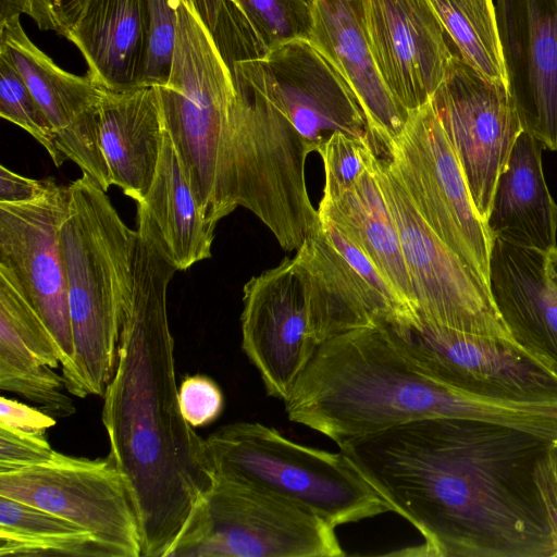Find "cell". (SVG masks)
Masks as SVG:
<instances>
[{
	"label": "cell",
	"mask_w": 557,
	"mask_h": 557,
	"mask_svg": "<svg viewBox=\"0 0 557 557\" xmlns=\"http://www.w3.org/2000/svg\"><path fill=\"white\" fill-rule=\"evenodd\" d=\"M555 443L499 423L426 418L342 443L339 450L423 536L418 555L557 557L535 480Z\"/></svg>",
	"instance_id": "1"
},
{
	"label": "cell",
	"mask_w": 557,
	"mask_h": 557,
	"mask_svg": "<svg viewBox=\"0 0 557 557\" xmlns=\"http://www.w3.org/2000/svg\"><path fill=\"white\" fill-rule=\"evenodd\" d=\"M177 269L135 232L117 359L102 406L109 457L137 511L141 557H169L214 481L178 403L166 290Z\"/></svg>",
	"instance_id": "2"
},
{
	"label": "cell",
	"mask_w": 557,
	"mask_h": 557,
	"mask_svg": "<svg viewBox=\"0 0 557 557\" xmlns=\"http://www.w3.org/2000/svg\"><path fill=\"white\" fill-rule=\"evenodd\" d=\"M467 398L426 374L380 324L322 343L284 403L290 421L341 445L426 418H463Z\"/></svg>",
	"instance_id": "3"
},
{
	"label": "cell",
	"mask_w": 557,
	"mask_h": 557,
	"mask_svg": "<svg viewBox=\"0 0 557 557\" xmlns=\"http://www.w3.org/2000/svg\"><path fill=\"white\" fill-rule=\"evenodd\" d=\"M69 190L60 244L74 356L62 377L73 396H103L116 366L135 231L90 175L83 173Z\"/></svg>",
	"instance_id": "4"
},
{
	"label": "cell",
	"mask_w": 557,
	"mask_h": 557,
	"mask_svg": "<svg viewBox=\"0 0 557 557\" xmlns=\"http://www.w3.org/2000/svg\"><path fill=\"white\" fill-rule=\"evenodd\" d=\"M163 125L200 210L212 224L234 210L233 67L194 0H180L169 81L154 87Z\"/></svg>",
	"instance_id": "5"
},
{
	"label": "cell",
	"mask_w": 557,
	"mask_h": 557,
	"mask_svg": "<svg viewBox=\"0 0 557 557\" xmlns=\"http://www.w3.org/2000/svg\"><path fill=\"white\" fill-rule=\"evenodd\" d=\"M214 478L306 508L335 528L392 511L341 450L293 442L259 422L225 424L206 438Z\"/></svg>",
	"instance_id": "6"
},
{
	"label": "cell",
	"mask_w": 557,
	"mask_h": 557,
	"mask_svg": "<svg viewBox=\"0 0 557 557\" xmlns=\"http://www.w3.org/2000/svg\"><path fill=\"white\" fill-rule=\"evenodd\" d=\"M335 529L294 503L214 478L169 557L345 556Z\"/></svg>",
	"instance_id": "7"
},
{
	"label": "cell",
	"mask_w": 557,
	"mask_h": 557,
	"mask_svg": "<svg viewBox=\"0 0 557 557\" xmlns=\"http://www.w3.org/2000/svg\"><path fill=\"white\" fill-rule=\"evenodd\" d=\"M387 159L426 224L490 289L493 237L431 100L408 111Z\"/></svg>",
	"instance_id": "8"
},
{
	"label": "cell",
	"mask_w": 557,
	"mask_h": 557,
	"mask_svg": "<svg viewBox=\"0 0 557 557\" xmlns=\"http://www.w3.org/2000/svg\"><path fill=\"white\" fill-rule=\"evenodd\" d=\"M385 326L404 354L448 387L497 403L557 404V374L513 339L424 322Z\"/></svg>",
	"instance_id": "9"
},
{
	"label": "cell",
	"mask_w": 557,
	"mask_h": 557,
	"mask_svg": "<svg viewBox=\"0 0 557 557\" xmlns=\"http://www.w3.org/2000/svg\"><path fill=\"white\" fill-rule=\"evenodd\" d=\"M375 173L399 234L419 323L513 339L488 287L419 214L391 160L377 157Z\"/></svg>",
	"instance_id": "10"
},
{
	"label": "cell",
	"mask_w": 557,
	"mask_h": 557,
	"mask_svg": "<svg viewBox=\"0 0 557 557\" xmlns=\"http://www.w3.org/2000/svg\"><path fill=\"white\" fill-rule=\"evenodd\" d=\"M0 496L60 516L114 549L141 557L140 524L127 482L110 457L57 451L45 463L0 470Z\"/></svg>",
	"instance_id": "11"
},
{
	"label": "cell",
	"mask_w": 557,
	"mask_h": 557,
	"mask_svg": "<svg viewBox=\"0 0 557 557\" xmlns=\"http://www.w3.org/2000/svg\"><path fill=\"white\" fill-rule=\"evenodd\" d=\"M233 72L288 117L312 152L335 132L373 148L355 92L308 38H292L259 57L234 61Z\"/></svg>",
	"instance_id": "12"
},
{
	"label": "cell",
	"mask_w": 557,
	"mask_h": 557,
	"mask_svg": "<svg viewBox=\"0 0 557 557\" xmlns=\"http://www.w3.org/2000/svg\"><path fill=\"white\" fill-rule=\"evenodd\" d=\"M431 101L486 223L497 178L523 132L508 85L456 54Z\"/></svg>",
	"instance_id": "13"
},
{
	"label": "cell",
	"mask_w": 557,
	"mask_h": 557,
	"mask_svg": "<svg viewBox=\"0 0 557 557\" xmlns=\"http://www.w3.org/2000/svg\"><path fill=\"white\" fill-rule=\"evenodd\" d=\"M69 200V186L52 180L35 200L0 203V275L17 289L48 327L61 354L62 374L74 356L60 244Z\"/></svg>",
	"instance_id": "14"
},
{
	"label": "cell",
	"mask_w": 557,
	"mask_h": 557,
	"mask_svg": "<svg viewBox=\"0 0 557 557\" xmlns=\"http://www.w3.org/2000/svg\"><path fill=\"white\" fill-rule=\"evenodd\" d=\"M242 347L269 396L285 400L319 345L311 334L309 294L296 258L252 276L243 288Z\"/></svg>",
	"instance_id": "15"
},
{
	"label": "cell",
	"mask_w": 557,
	"mask_h": 557,
	"mask_svg": "<svg viewBox=\"0 0 557 557\" xmlns=\"http://www.w3.org/2000/svg\"><path fill=\"white\" fill-rule=\"evenodd\" d=\"M0 57L21 75L46 114L59 150L106 191L111 180L99 139L103 89L58 66L26 35L20 15L0 22Z\"/></svg>",
	"instance_id": "16"
},
{
	"label": "cell",
	"mask_w": 557,
	"mask_h": 557,
	"mask_svg": "<svg viewBox=\"0 0 557 557\" xmlns=\"http://www.w3.org/2000/svg\"><path fill=\"white\" fill-rule=\"evenodd\" d=\"M362 1L376 70L408 113L431 100L457 53L428 0Z\"/></svg>",
	"instance_id": "17"
},
{
	"label": "cell",
	"mask_w": 557,
	"mask_h": 557,
	"mask_svg": "<svg viewBox=\"0 0 557 557\" xmlns=\"http://www.w3.org/2000/svg\"><path fill=\"white\" fill-rule=\"evenodd\" d=\"M508 88L523 132L557 150V0H496Z\"/></svg>",
	"instance_id": "18"
},
{
	"label": "cell",
	"mask_w": 557,
	"mask_h": 557,
	"mask_svg": "<svg viewBox=\"0 0 557 557\" xmlns=\"http://www.w3.org/2000/svg\"><path fill=\"white\" fill-rule=\"evenodd\" d=\"M309 41L341 72L367 119L373 149L388 151L408 113L391 96L372 58L362 0H310Z\"/></svg>",
	"instance_id": "19"
},
{
	"label": "cell",
	"mask_w": 557,
	"mask_h": 557,
	"mask_svg": "<svg viewBox=\"0 0 557 557\" xmlns=\"http://www.w3.org/2000/svg\"><path fill=\"white\" fill-rule=\"evenodd\" d=\"M488 285L513 341L557 374V276L548 253L494 237Z\"/></svg>",
	"instance_id": "20"
},
{
	"label": "cell",
	"mask_w": 557,
	"mask_h": 557,
	"mask_svg": "<svg viewBox=\"0 0 557 557\" xmlns=\"http://www.w3.org/2000/svg\"><path fill=\"white\" fill-rule=\"evenodd\" d=\"M147 25V0H86L65 38L81 51L94 84L128 91L141 88Z\"/></svg>",
	"instance_id": "21"
},
{
	"label": "cell",
	"mask_w": 557,
	"mask_h": 557,
	"mask_svg": "<svg viewBox=\"0 0 557 557\" xmlns=\"http://www.w3.org/2000/svg\"><path fill=\"white\" fill-rule=\"evenodd\" d=\"M164 125L154 87L103 90L99 139L111 185L136 202L148 194L157 172Z\"/></svg>",
	"instance_id": "22"
},
{
	"label": "cell",
	"mask_w": 557,
	"mask_h": 557,
	"mask_svg": "<svg viewBox=\"0 0 557 557\" xmlns=\"http://www.w3.org/2000/svg\"><path fill=\"white\" fill-rule=\"evenodd\" d=\"M215 226L205 219L164 128L156 175L137 202V234L184 271L211 257Z\"/></svg>",
	"instance_id": "23"
},
{
	"label": "cell",
	"mask_w": 557,
	"mask_h": 557,
	"mask_svg": "<svg viewBox=\"0 0 557 557\" xmlns=\"http://www.w3.org/2000/svg\"><path fill=\"white\" fill-rule=\"evenodd\" d=\"M542 146L522 132L502 170L486 225L492 237L548 253L557 247V203L546 185Z\"/></svg>",
	"instance_id": "24"
},
{
	"label": "cell",
	"mask_w": 557,
	"mask_h": 557,
	"mask_svg": "<svg viewBox=\"0 0 557 557\" xmlns=\"http://www.w3.org/2000/svg\"><path fill=\"white\" fill-rule=\"evenodd\" d=\"M308 286L311 334L320 346L339 334L388 324V315L364 281L319 228L295 255Z\"/></svg>",
	"instance_id": "25"
},
{
	"label": "cell",
	"mask_w": 557,
	"mask_h": 557,
	"mask_svg": "<svg viewBox=\"0 0 557 557\" xmlns=\"http://www.w3.org/2000/svg\"><path fill=\"white\" fill-rule=\"evenodd\" d=\"M376 158L339 197L329 202L320 201L318 216L331 220L362 248L399 290L419 324L399 234L376 177Z\"/></svg>",
	"instance_id": "26"
},
{
	"label": "cell",
	"mask_w": 557,
	"mask_h": 557,
	"mask_svg": "<svg viewBox=\"0 0 557 557\" xmlns=\"http://www.w3.org/2000/svg\"><path fill=\"white\" fill-rule=\"evenodd\" d=\"M0 556L120 557L75 523L4 496H0Z\"/></svg>",
	"instance_id": "27"
},
{
	"label": "cell",
	"mask_w": 557,
	"mask_h": 557,
	"mask_svg": "<svg viewBox=\"0 0 557 557\" xmlns=\"http://www.w3.org/2000/svg\"><path fill=\"white\" fill-rule=\"evenodd\" d=\"M457 54L480 74L508 85L494 0H428Z\"/></svg>",
	"instance_id": "28"
},
{
	"label": "cell",
	"mask_w": 557,
	"mask_h": 557,
	"mask_svg": "<svg viewBox=\"0 0 557 557\" xmlns=\"http://www.w3.org/2000/svg\"><path fill=\"white\" fill-rule=\"evenodd\" d=\"M52 369L28 348L0 342V388L37 404L55 419L71 417L76 412L75 406L63 392V377Z\"/></svg>",
	"instance_id": "29"
},
{
	"label": "cell",
	"mask_w": 557,
	"mask_h": 557,
	"mask_svg": "<svg viewBox=\"0 0 557 557\" xmlns=\"http://www.w3.org/2000/svg\"><path fill=\"white\" fill-rule=\"evenodd\" d=\"M248 24L260 55L285 40L308 38L310 0H231Z\"/></svg>",
	"instance_id": "30"
},
{
	"label": "cell",
	"mask_w": 557,
	"mask_h": 557,
	"mask_svg": "<svg viewBox=\"0 0 557 557\" xmlns=\"http://www.w3.org/2000/svg\"><path fill=\"white\" fill-rule=\"evenodd\" d=\"M0 341L28 348L46 364H61L59 347L33 307L0 275Z\"/></svg>",
	"instance_id": "31"
},
{
	"label": "cell",
	"mask_w": 557,
	"mask_h": 557,
	"mask_svg": "<svg viewBox=\"0 0 557 557\" xmlns=\"http://www.w3.org/2000/svg\"><path fill=\"white\" fill-rule=\"evenodd\" d=\"M0 115L33 136L48 152L55 166L66 157L59 150L53 129L16 70L0 57Z\"/></svg>",
	"instance_id": "32"
},
{
	"label": "cell",
	"mask_w": 557,
	"mask_h": 557,
	"mask_svg": "<svg viewBox=\"0 0 557 557\" xmlns=\"http://www.w3.org/2000/svg\"><path fill=\"white\" fill-rule=\"evenodd\" d=\"M317 152L324 166L323 202L349 189L377 157L369 143L344 132L331 134Z\"/></svg>",
	"instance_id": "33"
},
{
	"label": "cell",
	"mask_w": 557,
	"mask_h": 557,
	"mask_svg": "<svg viewBox=\"0 0 557 557\" xmlns=\"http://www.w3.org/2000/svg\"><path fill=\"white\" fill-rule=\"evenodd\" d=\"M180 0H147V46L141 87L168 83L177 35Z\"/></svg>",
	"instance_id": "34"
},
{
	"label": "cell",
	"mask_w": 557,
	"mask_h": 557,
	"mask_svg": "<svg viewBox=\"0 0 557 557\" xmlns=\"http://www.w3.org/2000/svg\"><path fill=\"white\" fill-rule=\"evenodd\" d=\"M86 0H0V22L26 14L39 29L65 37Z\"/></svg>",
	"instance_id": "35"
},
{
	"label": "cell",
	"mask_w": 557,
	"mask_h": 557,
	"mask_svg": "<svg viewBox=\"0 0 557 557\" xmlns=\"http://www.w3.org/2000/svg\"><path fill=\"white\" fill-rule=\"evenodd\" d=\"M178 403L183 417L193 426L214 422L224 406L223 393L215 381L202 374L187 375L178 387Z\"/></svg>",
	"instance_id": "36"
},
{
	"label": "cell",
	"mask_w": 557,
	"mask_h": 557,
	"mask_svg": "<svg viewBox=\"0 0 557 557\" xmlns=\"http://www.w3.org/2000/svg\"><path fill=\"white\" fill-rule=\"evenodd\" d=\"M55 453L46 433L0 426V470L41 465L50 461Z\"/></svg>",
	"instance_id": "37"
},
{
	"label": "cell",
	"mask_w": 557,
	"mask_h": 557,
	"mask_svg": "<svg viewBox=\"0 0 557 557\" xmlns=\"http://www.w3.org/2000/svg\"><path fill=\"white\" fill-rule=\"evenodd\" d=\"M54 425L55 418L40 408L4 396L0 398V426L29 433H46Z\"/></svg>",
	"instance_id": "38"
},
{
	"label": "cell",
	"mask_w": 557,
	"mask_h": 557,
	"mask_svg": "<svg viewBox=\"0 0 557 557\" xmlns=\"http://www.w3.org/2000/svg\"><path fill=\"white\" fill-rule=\"evenodd\" d=\"M534 480L557 536V443H553L536 462Z\"/></svg>",
	"instance_id": "39"
},
{
	"label": "cell",
	"mask_w": 557,
	"mask_h": 557,
	"mask_svg": "<svg viewBox=\"0 0 557 557\" xmlns=\"http://www.w3.org/2000/svg\"><path fill=\"white\" fill-rule=\"evenodd\" d=\"M52 178L34 180L0 166V203L28 202L48 189Z\"/></svg>",
	"instance_id": "40"
},
{
	"label": "cell",
	"mask_w": 557,
	"mask_h": 557,
	"mask_svg": "<svg viewBox=\"0 0 557 557\" xmlns=\"http://www.w3.org/2000/svg\"><path fill=\"white\" fill-rule=\"evenodd\" d=\"M548 261L552 272L557 276V247L548 252Z\"/></svg>",
	"instance_id": "41"
}]
</instances>
